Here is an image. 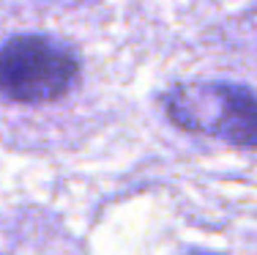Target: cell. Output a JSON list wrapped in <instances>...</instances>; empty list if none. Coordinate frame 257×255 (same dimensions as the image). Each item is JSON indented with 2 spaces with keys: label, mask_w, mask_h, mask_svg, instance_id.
<instances>
[{
  "label": "cell",
  "mask_w": 257,
  "mask_h": 255,
  "mask_svg": "<svg viewBox=\"0 0 257 255\" xmlns=\"http://www.w3.org/2000/svg\"><path fill=\"white\" fill-rule=\"evenodd\" d=\"M175 126L194 135L257 148V94L235 82H181L164 96Z\"/></svg>",
  "instance_id": "6da1fadb"
},
{
  "label": "cell",
  "mask_w": 257,
  "mask_h": 255,
  "mask_svg": "<svg viewBox=\"0 0 257 255\" xmlns=\"http://www.w3.org/2000/svg\"><path fill=\"white\" fill-rule=\"evenodd\" d=\"M79 58L63 41L25 33L0 47V94L20 105H47L74 88Z\"/></svg>",
  "instance_id": "7a4b0ae2"
},
{
  "label": "cell",
  "mask_w": 257,
  "mask_h": 255,
  "mask_svg": "<svg viewBox=\"0 0 257 255\" xmlns=\"http://www.w3.org/2000/svg\"><path fill=\"white\" fill-rule=\"evenodd\" d=\"M194 255H205V252H194Z\"/></svg>",
  "instance_id": "3957f363"
}]
</instances>
